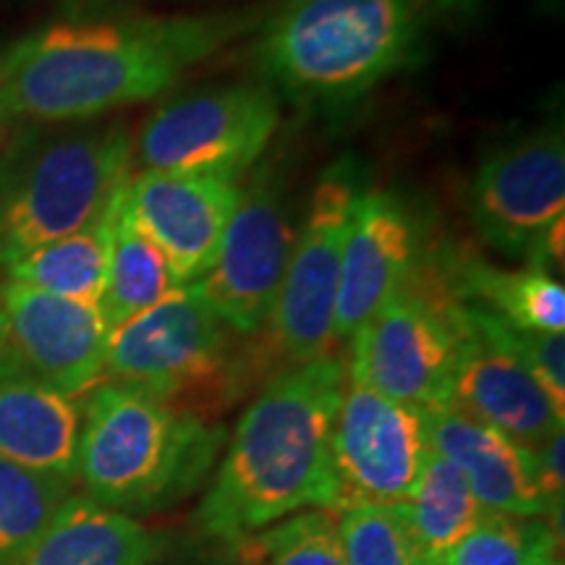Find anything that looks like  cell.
Here are the masks:
<instances>
[{
	"label": "cell",
	"instance_id": "obj_20",
	"mask_svg": "<svg viewBox=\"0 0 565 565\" xmlns=\"http://www.w3.org/2000/svg\"><path fill=\"white\" fill-rule=\"evenodd\" d=\"M116 202L110 204V210L105 212L100 221L89 223L87 228L71 233V236L55 238L51 244H42L38 249L26 252L24 257L11 263L3 273L9 275V280L34 288V291L100 307L105 278H108L110 231Z\"/></svg>",
	"mask_w": 565,
	"mask_h": 565
},
{
	"label": "cell",
	"instance_id": "obj_17",
	"mask_svg": "<svg viewBox=\"0 0 565 565\" xmlns=\"http://www.w3.org/2000/svg\"><path fill=\"white\" fill-rule=\"evenodd\" d=\"M419 412L429 448L461 469L484 511L521 519L557 513L542 492L526 445L513 443L454 406H427Z\"/></svg>",
	"mask_w": 565,
	"mask_h": 565
},
{
	"label": "cell",
	"instance_id": "obj_18",
	"mask_svg": "<svg viewBox=\"0 0 565 565\" xmlns=\"http://www.w3.org/2000/svg\"><path fill=\"white\" fill-rule=\"evenodd\" d=\"M82 408L0 351V458L74 482Z\"/></svg>",
	"mask_w": 565,
	"mask_h": 565
},
{
	"label": "cell",
	"instance_id": "obj_24",
	"mask_svg": "<svg viewBox=\"0 0 565 565\" xmlns=\"http://www.w3.org/2000/svg\"><path fill=\"white\" fill-rule=\"evenodd\" d=\"M71 498V482L0 458V565H21Z\"/></svg>",
	"mask_w": 565,
	"mask_h": 565
},
{
	"label": "cell",
	"instance_id": "obj_6",
	"mask_svg": "<svg viewBox=\"0 0 565 565\" xmlns=\"http://www.w3.org/2000/svg\"><path fill=\"white\" fill-rule=\"evenodd\" d=\"M228 349V328L192 282L110 330L103 374L179 408L223 393Z\"/></svg>",
	"mask_w": 565,
	"mask_h": 565
},
{
	"label": "cell",
	"instance_id": "obj_27",
	"mask_svg": "<svg viewBox=\"0 0 565 565\" xmlns=\"http://www.w3.org/2000/svg\"><path fill=\"white\" fill-rule=\"evenodd\" d=\"M349 565H433L416 540L406 505H364L338 515Z\"/></svg>",
	"mask_w": 565,
	"mask_h": 565
},
{
	"label": "cell",
	"instance_id": "obj_26",
	"mask_svg": "<svg viewBox=\"0 0 565 565\" xmlns=\"http://www.w3.org/2000/svg\"><path fill=\"white\" fill-rule=\"evenodd\" d=\"M437 565H557V536L540 519L487 511Z\"/></svg>",
	"mask_w": 565,
	"mask_h": 565
},
{
	"label": "cell",
	"instance_id": "obj_13",
	"mask_svg": "<svg viewBox=\"0 0 565 565\" xmlns=\"http://www.w3.org/2000/svg\"><path fill=\"white\" fill-rule=\"evenodd\" d=\"M519 445L563 429L565 412L500 333L498 317L458 301V356L448 404Z\"/></svg>",
	"mask_w": 565,
	"mask_h": 565
},
{
	"label": "cell",
	"instance_id": "obj_4",
	"mask_svg": "<svg viewBox=\"0 0 565 565\" xmlns=\"http://www.w3.org/2000/svg\"><path fill=\"white\" fill-rule=\"evenodd\" d=\"M223 433L129 385L97 383L82 408L76 479L97 505L147 513L175 503L207 475Z\"/></svg>",
	"mask_w": 565,
	"mask_h": 565
},
{
	"label": "cell",
	"instance_id": "obj_33",
	"mask_svg": "<svg viewBox=\"0 0 565 565\" xmlns=\"http://www.w3.org/2000/svg\"><path fill=\"white\" fill-rule=\"evenodd\" d=\"M3 63H6V53H0V74H3Z\"/></svg>",
	"mask_w": 565,
	"mask_h": 565
},
{
	"label": "cell",
	"instance_id": "obj_31",
	"mask_svg": "<svg viewBox=\"0 0 565 565\" xmlns=\"http://www.w3.org/2000/svg\"><path fill=\"white\" fill-rule=\"evenodd\" d=\"M6 349V322H3V309H0V351Z\"/></svg>",
	"mask_w": 565,
	"mask_h": 565
},
{
	"label": "cell",
	"instance_id": "obj_14",
	"mask_svg": "<svg viewBox=\"0 0 565 565\" xmlns=\"http://www.w3.org/2000/svg\"><path fill=\"white\" fill-rule=\"evenodd\" d=\"M0 309L6 351L34 377L71 398L100 383L110 328L97 303L61 299L6 280Z\"/></svg>",
	"mask_w": 565,
	"mask_h": 565
},
{
	"label": "cell",
	"instance_id": "obj_11",
	"mask_svg": "<svg viewBox=\"0 0 565 565\" xmlns=\"http://www.w3.org/2000/svg\"><path fill=\"white\" fill-rule=\"evenodd\" d=\"M471 223L487 246L529 259L565 221V141L557 126L505 141L479 162L469 186Z\"/></svg>",
	"mask_w": 565,
	"mask_h": 565
},
{
	"label": "cell",
	"instance_id": "obj_32",
	"mask_svg": "<svg viewBox=\"0 0 565 565\" xmlns=\"http://www.w3.org/2000/svg\"><path fill=\"white\" fill-rule=\"evenodd\" d=\"M9 124H11V118L6 116L3 108H0V139H3V134H6V126H9Z\"/></svg>",
	"mask_w": 565,
	"mask_h": 565
},
{
	"label": "cell",
	"instance_id": "obj_28",
	"mask_svg": "<svg viewBox=\"0 0 565 565\" xmlns=\"http://www.w3.org/2000/svg\"><path fill=\"white\" fill-rule=\"evenodd\" d=\"M498 322L511 351L526 364L536 383L545 387L555 406L565 412V333H534L511 328L503 320Z\"/></svg>",
	"mask_w": 565,
	"mask_h": 565
},
{
	"label": "cell",
	"instance_id": "obj_30",
	"mask_svg": "<svg viewBox=\"0 0 565 565\" xmlns=\"http://www.w3.org/2000/svg\"><path fill=\"white\" fill-rule=\"evenodd\" d=\"M154 565H244L238 557L236 542L215 540L207 536V542H189L173 550L171 545L166 547Z\"/></svg>",
	"mask_w": 565,
	"mask_h": 565
},
{
	"label": "cell",
	"instance_id": "obj_15",
	"mask_svg": "<svg viewBox=\"0 0 565 565\" xmlns=\"http://www.w3.org/2000/svg\"><path fill=\"white\" fill-rule=\"evenodd\" d=\"M242 186L215 175L139 171L124 189V207L192 286L215 263Z\"/></svg>",
	"mask_w": 565,
	"mask_h": 565
},
{
	"label": "cell",
	"instance_id": "obj_8",
	"mask_svg": "<svg viewBox=\"0 0 565 565\" xmlns=\"http://www.w3.org/2000/svg\"><path fill=\"white\" fill-rule=\"evenodd\" d=\"M364 183L353 160H341L317 181L296 233L270 315V349L282 370L328 356L335 341V301L345 236Z\"/></svg>",
	"mask_w": 565,
	"mask_h": 565
},
{
	"label": "cell",
	"instance_id": "obj_23",
	"mask_svg": "<svg viewBox=\"0 0 565 565\" xmlns=\"http://www.w3.org/2000/svg\"><path fill=\"white\" fill-rule=\"evenodd\" d=\"M406 513L427 561L437 565L487 513L461 469L429 448Z\"/></svg>",
	"mask_w": 565,
	"mask_h": 565
},
{
	"label": "cell",
	"instance_id": "obj_10",
	"mask_svg": "<svg viewBox=\"0 0 565 565\" xmlns=\"http://www.w3.org/2000/svg\"><path fill=\"white\" fill-rule=\"evenodd\" d=\"M427 454L419 408L345 380L330 433L328 511L406 503Z\"/></svg>",
	"mask_w": 565,
	"mask_h": 565
},
{
	"label": "cell",
	"instance_id": "obj_25",
	"mask_svg": "<svg viewBox=\"0 0 565 565\" xmlns=\"http://www.w3.org/2000/svg\"><path fill=\"white\" fill-rule=\"evenodd\" d=\"M236 550L244 565H349L328 508L286 515L236 540Z\"/></svg>",
	"mask_w": 565,
	"mask_h": 565
},
{
	"label": "cell",
	"instance_id": "obj_22",
	"mask_svg": "<svg viewBox=\"0 0 565 565\" xmlns=\"http://www.w3.org/2000/svg\"><path fill=\"white\" fill-rule=\"evenodd\" d=\"M456 294L477 299L484 309L519 330L565 333V288L536 267L500 270L482 259H463L456 267Z\"/></svg>",
	"mask_w": 565,
	"mask_h": 565
},
{
	"label": "cell",
	"instance_id": "obj_7",
	"mask_svg": "<svg viewBox=\"0 0 565 565\" xmlns=\"http://www.w3.org/2000/svg\"><path fill=\"white\" fill-rule=\"evenodd\" d=\"M280 124L267 84H231L160 105L134 139L141 171L215 175L236 181L257 166Z\"/></svg>",
	"mask_w": 565,
	"mask_h": 565
},
{
	"label": "cell",
	"instance_id": "obj_1",
	"mask_svg": "<svg viewBox=\"0 0 565 565\" xmlns=\"http://www.w3.org/2000/svg\"><path fill=\"white\" fill-rule=\"evenodd\" d=\"M238 26L217 17L51 24L6 53L0 108L11 121L68 124L152 100Z\"/></svg>",
	"mask_w": 565,
	"mask_h": 565
},
{
	"label": "cell",
	"instance_id": "obj_21",
	"mask_svg": "<svg viewBox=\"0 0 565 565\" xmlns=\"http://www.w3.org/2000/svg\"><path fill=\"white\" fill-rule=\"evenodd\" d=\"M126 189V186H124ZM181 288L171 263L160 246L131 221L124 207V192L118 194L116 212H113L108 278L100 299V312L108 328L131 320Z\"/></svg>",
	"mask_w": 565,
	"mask_h": 565
},
{
	"label": "cell",
	"instance_id": "obj_29",
	"mask_svg": "<svg viewBox=\"0 0 565 565\" xmlns=\"http://www.w3.org/2000/svg\"><path fill=\"white\" fill-rule=\"evenodd\" d=\"M529 454H532L534 475L540 479L542 492L547 494V500L553 508L561 513L563 508V490H565V433L557 429L542 443L526 445Z\"/></svg>",
	"mask_w": 565,
	"mask_h": 565
},
{
	"label": "cell",
	"instance_id": "obj_16",
	"mask_svg": "<svg viewBox=\"0 0 565 565\" xmlns=\"http://www.w3.org/2000/svg\"><path fill=\"white\" fill-rule=\"evenodd\" d=\"M419 249V223L404 196L364 186L343 246L335 341H351L374 309L412 278Z\"/></svg>",
	"mask_w": 565,
	"mask_h": 565
},
{
	"label": "cell",
	"instance_id": "obj_9",
	"mask_svg": "<svg viewBox=\"0 0 565 565\" xmlns=\"http://www.w3.org/2000/svg\"><path fill=\"white\" fill-rule=\"evenodd\" d=\"M458 356V301L412 275L351 335L349 380L398 404L445 406Z\"/></svg>",
	"mask_w": 565,
	"mask_h": 565
},
{
	"label": "cell",
	"instance_id": "obj_19",
	"mask_svg": "<svg viewBox=\"0 0 565 565\" xmlns=\"http://www.w3.org/2000/svg\"><path fill=\"white\" fill-rule=\"evenodd\" d=\"M168 545L134 515L71 494L21 565H154Z\"/></svg>",
	"mask_w": 565,
	"mask_h": 565
},
{
	"label": "cell",
	"instance_id": "obj_5",
	"mask_svg": "<svg viewBox=\"0 0 565 565\" xmlns=\"http://www.w3.org/2000/svg\"><path fill=\"white\" fill-rule=\"evenodd\" d=\"M134 173L121 124L24 131L0 154V270L100 221Z\"/></svg>",
	"mask_w": 565,
	"mask_h": 565
},
{
	"label": "cell",
	"instance_id": "obj_12",
	"mask_svg": "<svg viewBox=\"0 0 565 565\" xmlns=\"http://www.w3.org/2000/svg\"><path fill=\"white\" fill-rule=\"evenodd\" d=\"M294 238L280 181L257 173L242 186L215 263L194 282L233 333L254 335L270 322Z\"/></svg>",
	"mask_w": 565,
	"mask_h": 565
},
{
	"label": "cell",
	"instance_id": "obj_3",
	"mask_svg": "<svg viewBox=\"0 0 565 565\" xmlns=\"http://www.w3.org/2000/svg\"><path fill=\"white\" fill-rule=\"evenodd\" d=\"M416 40V0H286L254 61L294 103L345 108L404 68Z\"/></svg>",
	"mask_w": 565,
	"mask_h": 565
},
{
	"label": "cell",
	"instance_id": "obj_2",
	"mask_svg": "<svg viewBox=\"0 0 565 565\" xmlns=\"http://www.w3.org/2000/svg\"><path fill=\"white\" fill-rule=\"evenodd\" d=\"M349 380L341 356L288 366L246 408L196 524L236 542L303 511L330 505V433Z\"/></svg>",
	"mask_w": 565,
	"mask_h": 565
}]
</instances>
